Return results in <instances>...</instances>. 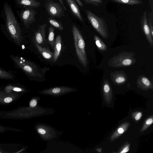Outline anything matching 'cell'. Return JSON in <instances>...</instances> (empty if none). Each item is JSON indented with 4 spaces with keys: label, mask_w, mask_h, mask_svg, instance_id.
<instances>
[{
    "label": "cell",
    "mask_w": 153,
    "mask_h": 153,
    "mask_svg": "<svg viewBox=\"0 0 153 153\" xmlns=\"http://www.w3.org/2000/svg\"><path fill=\"white\" fill-rule=\"evenodd\" d=\"M4 9L7 31L14 42L20 45L23 40V37L19 25L12 10L7 3H4Z\"/></svg>",
    "instance_id": "6da1fadb"
},
{
    "label": "cell",
    "mask_w": 153,
    "mask_h": 153,
    "mask_svg": "<svg viewBox=\"0 0 153 153\" xmlns=\"http://www.w3.org/2000/svg\"><path fill=\"white\" fill-rule=\"evenodd\" d=\"M72 32L77 56L80 63L86 68L88 59L85 41L80 31L74 25H72Z\"/></svg>",
    "instance_id": "7a4b0ae2"
},
{
    "label": "cell",
    "mask_w": 153,
    "mask_h": 153,
    "mask_svg": "<svg viewBox=\"0 0 153 153\" xmlns=\"http://www.w3.org/2000/svg\"><path fill=\"white\" fill-rule=\"evenodd\" d=\"M85 12L93 27L103 38L107 39L108 35V30L104 18L97 16L89 10H86Z\"/></svg>",
    "instance_id": "3957f363"
},
{
    "label": "cell",
    "mask_w": 153,
    "mask_h": 153,
    "mask_svg": "<svg viewBox=\"0 0 153 153\" xmlns=\"http://www.w3.org/2000/svg\"><path fill=\"white\" fill-rule=\"evenodd\" d=\"M45 6L47 13L51 17L59 18L65 16L64 9L59 3L47 0Z\"/></svg>",
    "instance_id": "277c9868"
},
{
    "label": "cell",
    "mask_w": 153,
    "mask_h": 153,
    "mask_svg": "<svg viewBox=\"0 0 153 153\" xmlns=\"http://www.w3.org/2000/svg\"><path fill=\"white\" fill-rule=\"evenodd\" d=\"M77 90V89L74 88L66 86H59L45 89L40 91L39 93L45 95L57 96L76 91Z\"/></svg>",
    "instance_id": "5b68a950"
},
{
    "label": "cell",
    "mask_w": 153,
    "mask_h": 153,
    "mask_svg": "<svg viewBox=\"0 0 153 153\" xmlns=\"http://www.w3.org/2000/svg\"><path fill=\"white\" fill-rule=\"evenodd\" d=\"M47 26L46 23L39 25L37 30L35 33L33 39L41 47L49 48L45 38L46 29Z\"/></svg>",
    "instance_id": "8992f818"
},
{
    "label": "cell",
    "mask_w": 153,
    "mask_h": 153,
    "mask_svg": "<svg viewBox=\"0 0 153 153\" xmlns=\"http://www.w3.org/2000/svg\"><path fill=\"white\" fill-rule=\"evenodd\" d=\"M36 11L33 9L27 8L20 13V17L24 25L27 28L36 20Z\"/></svg>",
    "instance_id": "52a82bcc"
},
{
    "label": "cell",
    "mask_w": 153,
    "mask_h": 153,
    "mask_svg": "<svg viewBox=\"0 0 153 153\" xmlns=\"http://www.w3.org/2000/svg\"><path fill=\"white\" fill-rule=\"evenodd\" d=\"M140 25L150 45L152 47L153 41L150 33L147 21V13L146 10H145L140 18Z\"/></svg>",
    "instance_id": "ba28073f"
},
{
    "label": "cell",
    "mask_w": 153,
    "mask_h": 153,
    "mask_svg": "<svg viewBox=\"0 0 153 153\" xmlns=\"http://www.w3.org/2000/svg\"><path fill=\"white\" fill-rule=\"evenodd\" d=\"M33 39V43L35 47L43 57L48 60H52V61L53 56V53L51 51L49 48L41 47L37 43L34 39Z\"/></svg>",
    "instance_id": "9c48e42d"
},
{
    "label": "cell",
    "mask_w": 153,
    "mask_h": 153,
    "mask_svg": "<svg viewBox=\"0 0 153 153\" xmlns=\"http://www.w3.org/2000/svg\"><path fill=\"white\" fill-rule=\"evenodd\" d=\"M67 4L74 15L82 22H83L82 17L81 15L78 6L75 0H65Z\"/></svg>",
    "instance_id": "30bf717a"
},
{
    "label": "cell",
    "mask_w": 153,
    "mask_h": 153,
    "mask_svg": "<svg viewBox=\"0 0 153 153\" xmlns=\"http://www.w3.org/2000/svg\"><path fill=\"white\" fill-rule=\"evenodd\" d=\"M62 48V36L61 35H58L55 41L53 56L52 60L53 62H56L60 53Z\"/></svg>",
    "instance_id": "8fae6325"
},
{
    "label": "cell",
    "mask_w": 153,
    "mask_h": 153,
    "mask_svg": "<svg viewBox=\"0 0 153 153\" xmlns=\"http://www.w3.org/2000/svg\"><path fill=\"white\" fill-rule=\"evenodd\" d=\"M18 4L34 8L39 7L41 4L40 2L36 0H17Z\"/></svg>",
    "instance_id": "7c38bea8"
},
{
    "label": "cell",
    "mask_w": 153,
    "mask_h": 153,
    "mask_svg": "<svg viewBox=\"0 0 153 153\" xmlns=\"http://www.w3.org/2000/svg\"><path fill=\"white\" fill-rule=\"evenodd\" d=\"M54 30L55 29L53 27L50 26L48 29V43L54 50L55 41L54 39Z\"/></svg>",
    "instance_id": "4fadbf2b"
},
{
    "label": "cell",
    "mask_w": 153,
    "mask_h": 153,
    "mask_svg": "<svg viewBox=\"0 0 153 153\" xmlns=\"http://www.w3.org/2000/svg\"><path fill=\"white\" fill-rule=\"evenodd\" d=\"M112 1L116 3L131 5L140 4L143 3V2L140 0H112Z\"/></svg>",
    "instance_id": "5bb4252c"
},
{
    "label": "cell",
    "mask_w": 153,
    "mask_h": 153,
    "mask_svg": "<svg viewBox=\"0 0 153 153\" xmlns=\"http://www.w3.org/2000/svg\"><path fill=\"white\" fill-rule=\"evenodd\" d=\"M48 20L51 25L57 29L60 30H64V27L62 23L56 19L50 17L48 18Z\"/></svg>",
    "instance_id": "9a60e30c"
},
{
    "label": "cell",
    "mask_w": 153,
    "mask_h": 153,
    "mask_svg": "<svg viewBox=\"0 0 153 153\" xmlns=\"http://www.w3.org/2000/svg\"><path fill=\"white\" fill-rule=\"evenodd\" d=\"M147 21L149 29L150 34L152 38H153V11L149 12L148 14Z\"/></svg>",
    "instance_id": "2e32d148"
},
{
    "label": "cell",
    "mask_w": 153,
    "mask_h": 153,
    "mask_svg": "<svg viewBox=\"0 0 153 153\" xmlns=\"http://www.w3.org/2000/svg\"><path fill=\"white\" fill-rule=\"evenodd\" d=\"M94 39L96 45L100 50L101 51H105L106 50V45L99 37L95 35Z\"/></svg>",
    "instance_id": "e0dca14e"
},
{
    "label": "cell",
    "mask_w": 153,
    "mask_h": 153,
    "mask_svg": "<svg viewBox=\"0 0 153 153\" xmlns=\"http://www.w3.org/2000/svg\"><path fill=\"white\" fill-rule=\"evenodd\" d=\"M13 77L9 73L0 68V79H12Z\"/></svg>",
    "instance_id": "ac0fdd59"
},
{
    "label": "cell",
    "mask_w": 153,
    "mask_h": 153,
    "mask_svg": "<svg viewBox=\"0 0 153 153\" xmlns=\"http://www.w3.org/2000/svg\"><path fill=\"white\" fill-rule=\"evenodd\" d=\"M85 3L95 6H98L102 3V0H82Z\"/></svg>",
    "instance_id": "d6986e66"
},
{
    "label": "cell",
    "mask_w": 153,
    "mask_h": 153,
    "mask_svg": "<svg viewBox=\"0 0 153 153\" xmlns=\"http://www.w3.org/2000/svg\"><path fill=\"white\" fill-rule=\"evenodd\" d=\"M141 81L145 86L148 87L151 85L150 81L146 78L143 77L141 78Z\"/></svg>",
    "instance_id": "ffe728a7"
},
{
    "label": "cell",
    "mask_w": 153,
    "mask_h": 153,
    "mask_svg": "<svg viewBox=\"0 0 153 153\" xmlns=\"http://www.w3.org/2000/svg\"><path fill=\"white\" fill-rule=\"evenodd\" d=\"M37 103V100L35 99L32 100L30 102V106L32 108L36 107Z\"/></svg>",
    "instance_id": "44dd1931"
},
{
    "label": "cell",
    "mask_w": 153,
    "mask_h": 153,
    "mask_svg": "<svg viewBox=\"0 0 153 153\" xmlns=\"http://www.w3.org/2000/svg\"><path fill=\"white\" fill-rule=\"evenodd\" d=\"M125 80V79L124 77L122 76H119L116 79L115 81L117 83H119L124 82Z\"/></svg>",
    "instance_id": "7402d4cb"
},
{
    "label": "cell",
    "mask_w": 153,
    "mask_h": 153,
    "mask_svg": "<svg viewBox=\"0 0 153 153\" xmlns=\"http://www.w3.org/2000/svg\"><path fill=\"white\" fill-rule=\"evenodd\" d=\"M131 63V61L129 59H126L124 60L122 62V64L125 65H128Z\"/></svg>",
    "instance_id": "603a6c76"
},
{
    "label": "cell",
    "mask_w": 153,
    "mask_h": 153,
    "mask_svg": "<svg viewBox=\"0 0 153 153\" xmlns=\"http://www.w3.org/2000/svg\"><path fill=\"white\" fill-rule=\"evenodd\" d=\"M103 90L104 92L105 93H108L110 91V88L108 84H106L104 85Z\"/></svg>",
    "instance_id": "cb8c5ba5"
},
{
    "label": "cell",
    "mask_w": 153,
    "mask_h": 153,
    "mask_svg": "<svg viewBox=\"0 0 153 153\" xmlns=\"http://www.w3.org/2000/svg\"><path fill=\"white\" fill-rule=\"evenodd\" d=\"M142 114L141 112H139L137 113L135 117V118L136 120H139L142 117Z\"/></svg>",
    "instance_id": "d4e9b609"
},
{
    "label": "cell",
    "mask_w": 153,
    "mask_h": 153,
    "mask_svg": "<svg viewBox=\"0 0 153 153\" xmlns=\"http://www.w3.org/2000/svg\"><path fill=\"white\" fill-rule=\"evenodd\" d=\"M153 120L152 118H149L148 119L146 122V125H150L152 123Z\"/></svg>",
    "instance_id": "484cf974"
},
{
    "label": "cell",
    "mask_w": 153,
    "mask_h": 153,
    "mask_svg": "<svg viewBox=\"0 0 153 153\" xmlns=\"http://www.w3.org/2000/svg\"><path fill=\"white\" fill-rule=\"evenodd\" d=\"M12 99L10 97H6L4 99V101L7 103H9L11 102Z\"/></svg>",
    "instance_id": "4316f807"
},
{
    "label": "cell",
    "mask_w": 153,
    "mask_h": 153,
    "mask_svg": "<svg viewBox=\"0 0 153 153\" xmlns=\"http://www.w3.org/2000/svg\"><path fill=\"white\" fill-rule=\"evenodd\" d=\"M60 4L62 5L64 10H66L67 9L65 5L62 0H58Z\"/></svg>",
    "instance_id": "83f0119b"
},
{
    "label": "cell",
    "mask_w": 153,
    "mask_h": 153,
    "mask_svg": "<svg viewBox=\"0 0 153 153\" xmlns=\"http://www.w3.org/2000/svg\"><path fill=\"white\" fill-rule=\"evenodd\" d=\"M129 150V148L128 146H126L125 148L122 151L120 152V153H126L128 152Z\"/></svg>",
    "instance_id": "f1b7e54d"
},
{
    "label": "cell",
    "mask_w": 153,
    "mask_h": 153,
    "mask_svg": "<svg viewBox=\"0 0 153 153\" xmlns=\"http://www.w3.org/2000/svg\"><path fill=\"white\" fill-rule=\"evenodd\" d=\"M78 3V4L81 7H82L83 6V4L82 2L80 0H75Z\"/></svg>",
    "instance_id": "f546056e"
},
{
    "label": "cell",
    "mask_w": 153,
    "mask_h": 153,
    "mask_svg": "<svg viewBox=\"0 0 153 153\" xmlns=\"http://www.w3.org/2000/svg\"><path fill=\"white\" fill-rule=\"evenodd\" d=\"M117 132L119 134H122L124 132V129L122 128H120L118 129Z\"/></svg>",
    "instance_id": "4dcf8cb0"
},
{
    "label": "cell",
    "mask_w": 153,
    "mask_h": 153,
    "mask_svg": "<svg viewBox=\"0 0 153 153\" xmlns=\"http://www.w3.org/2000/svg\"><path fill=\"white\" fill-rule=\"evenodd\" d=\"M13 90L15 91H22V89L19 88L15 87L13 88Z\"/></svg>",
    "instance_id": "1f68e13d"
},
{
    "label": "cell",
    "mask_w": 153,
    "mask_h": 153,
    "mask_svg": "<svg viewBox=\"0 0 153 153\" xmlns=\"http://www.w3.org/2000/svg\"><path fill=\"white\" fill-rule=\"evenodd\" d=\"M153 0H149V3H150V4H151V8L152 9V11H153L152 10V9H153V3H152V2H153Z\"/></svg>",
    "instance_id": "d6a6232c"
}]
</instances>
